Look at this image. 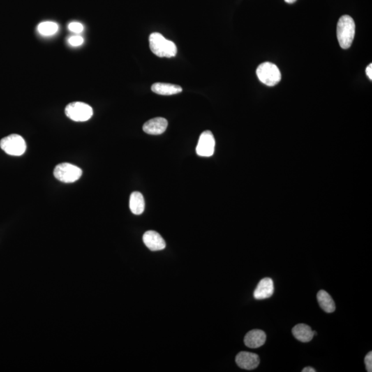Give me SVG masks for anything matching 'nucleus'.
Wrapping results in <instances>:
<instances>
[{"instance_id":"nucleus-16","label":"nucleus","mask_w":372,"mask_h":372,"mask_svg":"<svg viewBox=\"0 0 372 372\" xmlns=\"http://www.w3.org/2000/svg\"><path fill=\"white\" fill-rule=\"evenodd\" d=\"M319 306L325 313H332L336 310L334 300L325 290H320L317 294Z\"/></svg>"},{"instance_id":"nucleus-14","label":"nucleus","mask_w":372,"mask_h":372,"mask_svg":"<svg viewBox=\"0 0 372 372\" xmlns=\"http://www.w3.org/2000/svg\"><path fill=\"white\" fill-rule=\"evenodd\" d=\"M152 91L161 95H172L182 92V88L167 83H155L151 87Z\"/></svg>"},{"instance_id":"nucleus-19","label":"nucleus","mask_w":372,"mask_h":372,"mask_svg":"<svg viewBox=\"0 0 372 372\" xmlns=\"http://www.w3.org/2000/svg\"><path fill=\"white\" fill-rule=\"evenodd\" d=\"M68 28L70 31L75 33H82L83 30H84V26H83L82 24L81 23L77 22L70 23L68 24Z\"/></svg>"},{"instance_id":"nucleus-6","label":"nucleus","mask_w":372,"mask_h":372,"mask_svg":"<svg viewBox=\"0 0 372 372\" xmlns=\"http://www.w3.org/2000/svg\"><path fill=\"white\" fill-rule=\"evenodd\" d=\"M53 174L54 177L61 182L71 183L80 179L82 170L73 164L62 163L56 165Z\"/></svg>"},{"instance_id":"nucleus-7","label":"nucleus","mask_w":372,"mask_h":372,"mask_svg":"<svg viewBox=\"0 0 372 372\" xmlns=\"http://www.w3.org/2000/svg\"><path fill=\"white\" fill-rule=\"evenodd\" d=\"M215 139L214 135L210 130H206L202 133L199 137L198 144L196 149L197 154L200 157L209 158L214 154Z\"/></svg>"},{"instance_id":"nucleus-21","label":"nucleus","mask_w":372,"mask_h":372,"mask_svg":"<svg viewBox=\"0 0 372 372\" xmlns=\"http://www.w3.org/2000/svg\"><path fill=\"white\" fill-rule=\"evenodd\" d=\"M366 71L367 75H368V77H369V79H370V80H372V63H370L369 66L367 67Z\"/></svg>"},{"instance_id":"nucleus-3","label":"nucleus","mask_w":372,"mask_h":372,"mask_svg":"<svg viewBox=\"0 0 372 372\" xmlns=\"http://www.w3.org/2000/svg\"><path fill=\"white\" fill-rule=\"evenodd\" d=\"M259 80L267 86H274L281 80V73L274 63L264 62L259 65L257 69Z\"/></svg>"},{"instance_id":"nucleus-9","label":"nucleus","mask_w":372,"mask_h":372,"mask_svg":"<svg viewBox=\"0 0 372 372\" xmlns=\"http://www.w3.org/2000/svg\"><path fill=\"white\" fill-rule=\"evenodd\" d=\"M144 244L152 251H159L165 248L163 237L155 231H147L143 237Z\"/></svg>"},{"instance_id":"nucleus-17","label":"nucleus","mask_w":372,"mask_h":372,"mask_svg":"<svg viewBox=\"0 0 372 372\" xmlns=\"http://www.w3.org/2000/svg\"><path fill=\"white\" fill-rule=\"evenodd\" d=\"M58 29H59V26L55 22H50V21L40 23L38 26V31L40 34L45 35V36H51V35L55 34Z\"/></svg>"},{"instance_id":"nucleus-10","label":"nucleus","mask_w":372,"mask_h":372,"mask_svg":"<svg viewBox=\"0 0 372 372\" xmlns=\"http://www.w3.org/2000/svg\"><path fill=\"white\" fill-rule=\"evenodd\" d=\"M167 127V121L162 117H156L144 123L143 130L149 135H161L165 131Z\"/></svg>"},{"instance_id":"nucleus-5","label":"nucleus","mask_w":372,"mask_h":372,"mask_svg":"<svg viewBox=\"0 0 372 372\" xmlns=\"http://www.w3.org/2000/svg\"><path fill=\"white\" fill-rule=\"evenodd\" d=\"M65 114L67 117L74 121L84 122L93 117V110L87 104L75 102L66 106Z\"/></svg>"},{"instance_id":"nucleus-23","label":"nucleus","mask_w":372,"mask_h":372,"mask_svg":"<svg viewBox=\"0 0 372 372\" xmlns=\"http://www.w3.org/2000/svg\"><path fill=\"white\" fill-rule=\"evenodd\" d=\"M296 1H297V0H285V2L288 3H293L295 2Z\"/></svg>"},{"instance_id":"nucleus-18","label":"nucleus","mask_w":372,"mask_h":372,"mask_svg":"<svg viewBox=\"0 0 372 372\" xmlns=\"http://www.w3.org/2000/svg\"><path fill=\"white\" fill-rule=\"evenodd\" d=\"M68 44L72 47H79L84 43V38L79 35L70 37L68 40Z\"/></svg>"},{"instance_id":"nucleus-2","label":"nucleus","mask_w":372,"mask_h":372,"mask_svg":"<svg viewBox=\"0 0 372 372\" xmlns=\"http://www.w3.org/2000/svg\"><path fill=\"white\" fill-rule=\"evenodd\" d=\"M355 23L349 15H343L337 24V38L342 49H349L354 41L355 35Z\"/></svg>"},{"instance_id":"nucleus-15","label":"nucleus","mask_w":372,"mask_h":372,"mask_svg":"<svg viewBox=\"0 0 372 372\" xmlns=\"http://www.w3.org/2000/svg\"><path fill=\"white\" fill-rule=\"evenodd\" d=\"M130 209L134 214L140 215L145 210L144 196L139 192H134L130 197Z\"/></svg>"},{"instance_id":"nucleus-4","label":"nucleus","mask_w":372,"mask_h":372,"mask_svg":"<svg viewBox=\"0 0 372 372\" xmlns=\"http://www.w3.org/2000/svg\"><path fill=\"white\" fill-rule=\"evenodd\" d=\"M0 148L6 154L19 157L24 155L26 151L25 140L22 136L12 134L0 141Z\"/></svg>"},{"instance_id":"nucleus-13","label":"nucleus","mask_w":372,"mask_h":372,"mask_svg":"<svg viewBox=\"0 0 372 372\" xmlns=\"http://www.w3.org/2000/svg\"><path fill=\"white\" fill-rule=\"evenodd\" d=\"M292 331L294 337L303 343L311 341L315 336L313 329L306 324H298L294 326Z\"/></svg>"},{"instance_id":"nucleus-12","label":"nucleus","mask_w":372,"mask_h":372,"mask_svg":"<svg viewBox=\"0 0 372 372\" xmlns=\"http://www.w3.org/2000/svg\"><path fill=\"white\" fill-rule=\"evenodd\" d=\"M266 341V334L261 329L250 331L245 336L244 343L250 348H258L263 346Z\"/></svg>"},{"instance_id":"nucleus-22","label":"nucleus","mask_w":372,"mask_h":372,"mask_svg":"<svg viewBox=\"0 0 372 372\" xmlns=\"http://www.w3.org/2000/svg\"><path fill=\"white\" fill-rule=\"evenodd\" d=\"M303 372H316V370L314 369V368H311V367H307V368H305L304 369L302 370Z\"/></svg>"},{"instance_id":"nucleus-8","label":"nucleus","mask_w":372,"mask_h":372,"mask_svg":"<svg viewBox=\"0 0 372 372\" xmlns=\"http://www.w3.org/2000/svg\"><path fill=\"white\" fill-rule=\"evenodd\" d=\"M236 363L243 370H255L259 366L260 359L257 354L248 352H241L236 357Z\"/></svg>"},{"instance_id":"nucleus-11","label":"nucleus","mask_w":372,"mask_h":372,"mask_svg":"<svg viewBox=\"0 0 372 372\" xmlns=\"http://www.w3.org/2000/svg\"><path fill=\"white\" fill-rule=\"evenodd\" d=\"M274 282L270 278H265L259 282L254 292V297L257 300L268 299L274 293Z\"/></svg>"},{"instance_id":"nucleus-20","label":"nucleus","mask_w":372,"mask_h":372,"mask_svg":"<svg viewBox=\"0 0 372 372\" xmlns=\"http://www.w3.org/2000/svg\"><path fill=\"white\" fill-rule=\"evenodd\" d=\"M365 364H366L367 371L372 372V352H370L365 358Z\"/></svg>"},{"instance_id":"nucleus-1","label":"nucleus","mask_w":372,"mask_h":372,"mask_svg":"<svg viewBox=\"0 0 372 372\" xmlns=\"http://www.w3.org/2000/svg\"><path fill=\"white\" fill-rule=\"evenodd\" d=\"M149 42L152 52L158 57L171 58L177 54L175 44L164 38L161 33H152L149 37Z\"/></svg>"}]
</instances>
